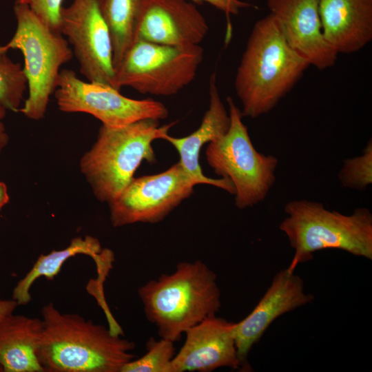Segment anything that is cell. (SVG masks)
<instances>
[{
    "instance_id": "obj_1",
    "label": "cell",
    "mask_w": 372,
    "mask_h": 372,
    "mask_svg": "<svg viewBox=\"0 0 372 372\" xmlns=\"http://www.w3.org/2000/svg\"><path fill=\"white\" fill-rule=\"evenodd\" d=\"M37 358L47 372H121L135 358L133 341L54 304L41 309Z\"/></svg>"
},
{
    "instance_id": "obj_2",
    "label": "cell",
    "mask_w": 372,
    "mask_h": 372,
    "mask_svg": "<svg viewBox=\"0 0 372 372\" xmlns=\"http://www.w3.org/2000/svg\"><path fill=\"white\" fill-rule=\"evenodd\" d=\"M310 65L287 43L269 13L250 33L234 87L242 114L256 118L271 112Z\"/></svg>"
},
{
    "instance_id": "obj_3",
    "label": "cell",
    "mask_w": 372,
    "mask_h": 372,
    "mask_svg": "<svg viewBox=\"0 0 372 372\" xmlns=\"http://www.w3.org/2000/svg\"><path fill=\"white\" fill-rule=\"evenodd\" d=\"M138 294L159 337L174 342L221 307L216 274L199 260L178 263L173 273L148 281Z\"/></svg>"
},
{
    "instance_id": "obj_4",
    "label": "cell",
    "mask_w": 372,
    "mask_h": 372,
    "mask_svg": "<svg viewBox=\"0 0 372 372\" xmlns=\"http://www.w3.org/2000/svg\"><path fill=\"white\" fill-rule=\"evenodd\" d=\"M287 217L279 229L288 238L294 256L287 267L311 260L313 254L327 249L372 259V214L358 207L349 214L329 210L322 203L293 200L286 203Z\"/></svg>"
},
{
    "instance_id": "obj_5",
    "label": "cell",
    "mask_w": 372,
    "mask_h": 372,
    "mask_svg": "<svg viewBox=\"0 0 372 372\" xmlns=\"http://www.w3.org/2000/svg\"><path fill=\"white\" fill-rule=\"evenodd\" d=\"M174 124L160 126L158 120L147 118L119 127L102 125L96 142L80 161V169L96 198L110 203L143 161L154 163L152 143L162 139Z\"/></svg>"
},
{
    "instance_id": "obj_6",
    "label": "cell",
    "mask_w": 372,
    "mask_h": 372,
    "mask_svg": "<svg viewBox=\"0 0 372 372\" xmlns=\"http://www.w3.org/2000/svg\"><path fill=\"white\" fill-rule=\"evenodd\" d=\"M13 10L16 30L6 44L0 45V52L15 49L23 54L28 95L19 112L38 121L44 117L57 87L60 68L74 54L61 33L50 28L28 6L15 2Z\"/></svg>"
},
{
    "instance_id": "obj_7",
    "label": "cell",
    "mask_w": 372,
    "mask_h": 372,
    "mask_svg": "<svg viewBox=\"0 0 372 372\" xmlns=\"http://www.w3.org/2000/svg\"><path fill=\"white\" fill-rule=\"evenodd\" d=\"M230 118L227 132L207 144L208 165L235 188V205L239 209L251 207L265 199L276 182L278 158L259 152L242 122L241 110L227 98Z\"/></svg>"
},
{
    "instance_id": "obj_8",
    "label": "cell",
    "mask_w": 372,
    "mask_h": 372,
    "mask_svg": "<svg viewBox=\"0 0 372 372\" xmlns=\"http://www.w3.org/2000/svg\"><path fill=\"white\" fill-rule=\"evenodd\" d=\"M203 56L200 45L174 46L136 40L114 69V88L176 94L194 81Z\"/></svg>"
},
{
    "instance_id": "obj_9",
    "label": "cell",
    "mask_w": 372,
    "mask_h": 372,
    "mask_svg": "<svg viewBox=\"0 0 372 372\" xmlns=\"http://www.w3.org/2000/svg\"><path fill=\"white\" fill-rule=\"evenodd\" d=\"M54 94L61 111L87 113L111 127L147 118L159 121L169 115L167 108L160 101L128 98L110 85L85 82L68 69L61 70Z\"/></svg>"
},
{
    "instance_id": "obj_10",
    "label": "cell",
    "mask_w": 372,
    "mask_h": 372,
    "mask_svg": "<svg viewBox=\"0 0 372 372\" xmlns=\"http://www.w3.org/2000/svg\"><path fill=\"white\" fill-rule=\"evenodd\" d=\"M198 184L179 161L163 172L134 177L108 203L111 223L118 227L159 223L189 198Z\"/></svg>"
},
{
    "instance_id": "obj_11",
    "label": "cell",
    "mask_w": 372,
    "mask_h": 372,
    "mask_svg": "<svg viewBox=\"0 0 372 372\" xmlns=\"http://www.w3.org/2000/svg\"><path fill=\"white\" fill-rule=\"evenodd\" d=\"M60 32L90 82L114 88L112 44L98 0H72L61 12Z\"/></svg>"
},
{
    "instance_id": "obj_12",
    "label": "cell",
    "mask_w": 372,
    "mask_h": 372,
    "mask_svg": "<svg viewBox=\"0 0 372 372\" xmlns=\"http://www.w3.org/2000/svg\"><path fill=\"white\" fill-rule=\"evenodd\" d=\"M235 325L216 315L188 329L167 372H210L221 367L240 369Z\"/></svg>"
},
{
    "instance_id": "obj_13",
    "label": "cell",
    "mask_w": 372,
    "mask_h": 372,
    "mask_svg": "<svg viewBox=\"0 0 372 372\" xmlns=\"http://www.w3.org/2000/svg\"><path fill=\"white\" fill-rule=\"evenodd\" d=\"M303 280L287 268L279 271L251 312L235 325V340L240 369H248L247 358L253 346L279 316L311 302Z\"/></svg>"
},
{
    "instance_id": "obj_14",
    "label": "cell",
    "mask_w": 372,
    "mask_h": 372,
    "mask_svg": "<svg viewBox=\"0 0 372 372\" xmlns=\"http://www.w3.org/2000/svg\"><path fill=\"white\" fill-rule=\"evenodd\" d=\"M267 6L287 43L310 65H335L338 54L324 37L319 0H267Z\"/></svg>"
},
{
    "instance_id": "obj_15",
    "label": "cell",
    "mask_w": 372,
    "mask_h": 372,
    "mask_svg": "<svg viewBox=\"0 0 372 372\" xmlns=\"http://www.w3.org/2000/svg\"><path fill=\"white\" fill-rule=\"evenodd\" d=\"M208 24L194 3L186 0H145L136 40L162 45H200Z\"/></svg>"
},
{
    "instance_id": "obj_16",
    "label": "cell",
    "mask_w": 372,
    "mask_h": 372,
    "mask_svg": "<svg viewBox=\"0 0 372 372\" xmlns=\"http://www.w3.org/2000/svg\"><path fill=\"white\" fill-rule=\"evenodd\" d=\"M209 85V105L198 128L185 137L175 138L167 134L162 139L174 147L180 157L179 162L199 184L215 186L234 195V186L229 179L207 177L199 163L203 146L224 135L230 125L229 114L220 98L215 73L211 76Z\"/></svg>"
},
{
    "instance_id": "obj_17",
    "label": "cell",
    "mask_w": 372,
    "mask_h": 372,
    "mask_svg": "<svg viewBox=\"0 0 372 372\" xmlns=\"http://www.w3.org/2000/svg\"><path fill=\"white\" fill-rule=\"evenodd\" d=\"M324 37L338 54L356 52L372 39V0H319Z\"/></svg>"
},
{
    "instance_id": "obj_18",
    "label": "cell",
    "mask_w": 372,
    "mask_h": 372,
    "mask_svg": "<svg viewBox=\"0 0 372 372\" xmlns=\"http://www.w3.org/2000/svg\"><path fill=\"white\" fill-rule=\"evenodd\" d=\"M42 320L23 315L0 318V369L4 372H44L37 355Z\"/></svg>"
},
{
    "instance_id": "obj_19",
    "label": "cell",
    "mask_w": 372,
    "mask_h": 372,
    "mask_svg": "<svg viewBox=\"0 0 372 372\" xmlns=\"http://www.w3.org/2000/svg\"><path fill=\"white\" fill-rule=\"evenodd\" d=\"M77 254H85L92 258L98 268L99 278L106 277L114 260L112 251L108 249H102L97 238L90 236L76 237L63 249L41 254L30 270L17 282L12 291V299L18 305L30 302V288L36 280L41 276L48 280H53L65 262Z\"/></svg>"
},
{
    "instance_id": "obj_20",
    "label": "cell",
    "mask_w": 372,
    "mask_h": 372,
    "mask_svg": "<svg viewBox=\"0 0 372 372\" xmlns=\"http://www.w3.org/2000/svg\"><path fill=\"white\" fill-rule=\"evenodd\" d=\"M108 26L115 69L136 41L137 28L145 0H98Z\"/></svg>"
},
{
    "instance_id": "obj_21",
    "label": "cell",
    "mask_w": 372,
    "mask_h": 372,
    "mask_svg": "<svg viewBox=\"0 0 372 372\" xmlns=\"http://www.w3.org/2000/svg\"><path fill=\"white\" fill-rule=\"evenodd\" d=\"M28 84L23 67L6 52H0V104L7 110L19 112Z\"/></svg>"
},
{
    "instance_id": "obj_22",
    "label": "cell",
    "mask_w": 372,
    "mask_h": 372,
    "mask_svg": "<svg viewBox=\"0 0 372 372\" xmlns=\"http://www.w3.org/2000/svg\"><path fill=\"white\" fill-rule=\"evenodd\" d=\"M174 342L160 338H150L146 342V352L139 358L127 362L121 372H167L175 355Z\"/></svg>"
},
{
    "instance_id": "obj_23",
    "label": "cell",
    "mask_w": 372,
    "mask_h": 372,
    "mask_svg": "<svg viewBox=\"0 0 372 372\" xmlns=\"http://www.w3.org/2000/svg\"><path fill=\"white\" fill-rule=\"evenodd\" d=\"M341 186L360 192L372 183V141H369L360 156L346 158L338 173Z\"/></svg>"
},
{
    "instance_id": "obj_24",
    "label": "cell",
    "mask_w": 372,
    "mask_h": 372,
    "mask_svg": "<svg viewBox=\"0 0 372 372\" xmlns=\"http://www.w3.org/2000/svg\"><path fill=\"white\" fill-rule=\"evenodd\" d=\"M15 2L28 6L50 28L60 32L63 0H16Z\"/></svg>"
},
{
    "instance_id": "obj_25",
    "label": "cell",
    "mask_w": 372,
    "mask_h": 372,
    "mask_svg": "<svg viewBox=\"0 0 372 372\" xmlns=\"http://www.w3.org/2000/svg\"><path fill=\"white\" fill-rule=\"evenodd\" d=\"M196 3H207L227 14H238L240 10L250 5L240 0H191Z\"/></svg>"
},
{
    "instance_id": "obj_26",
    "label": "cell",
    "mask_w": 372,
    "mask_h": 372,
    "mask_svg": "<svg viewBox=\"0 0 372 372\" xmlns=\"http://www.w3.org/2000/svg\"><path fill=\"white\" fill-rule=\"evenodd\" d=\"M7 109L0 104V154L8 142V135L6 131L3 119L6 114Z\"/></svg>"
},
{
    "instance_id": "obj_27",
    "label": "cell",
    "mask_w": 372,
    "mask_h": 372,
    "mask_svg": "<svg viewBox=\"0 0 372 372\" xmlns=\"http://www.w3.org/2000/svg\"><path fill=\"white\" fill-rule=\"evenodd\" d=\"M17 306V302L12 298L10 300L0 299V318L7 314L13 313Z\"/></svg>"
},
{
    "instance_id": "obj_28",
    "label": "cell",
    "mask_w": 372,
    "mask_h": 372,
    "mask_svg": "<svg viewBox=\"0 0 372 372\" xmlns=\"http://www.w3.org/2000/svg\"><path fill=\"white\" fill-rule=\"evenodd\" d=\"M9 196L7 191L6 185L0 182V210L1 208L8 203Z\"/></svg>"
}]
</instances>
